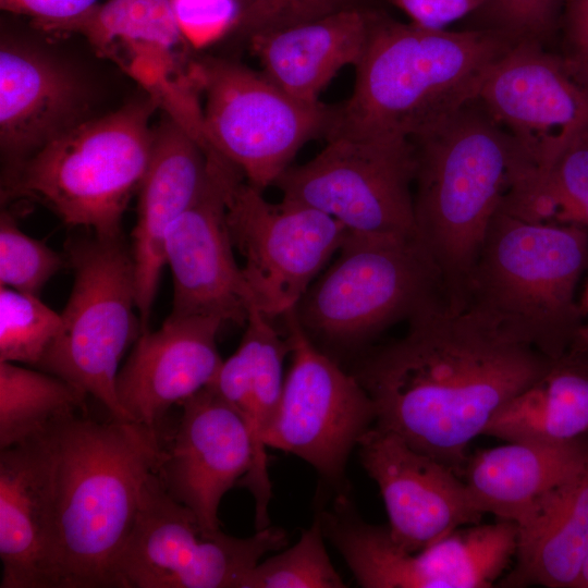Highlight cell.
<instances>
[{
    "label": "cell",
    "mask_w": 588,
    "mask_h": 588,
    "mask_svg": "<svg viewBox=\"0 0 588 588\" xmlns=\"http://www.w3.org/2000/svg\"><path fill=\"white\" fill-rule=\"evenodd\" d=\"M407 323L402 338L360 358L353 375L373 402L377 427L462 477L469 443L551 359L443 298Z\"/></svg>",
    "instance_id": "cell-1"
},
{
    "label": "cell",
    "mask_w": 588,
    "mask_h": 588,
    "mask_svg": "<svg viewBox=\"0 0 588 588\" xmlns=\"http://www.w3.org/2000/svg\"><path fill=\"white\" fill-rule=\"evenodd\" d=\"M52 440L58 588H117L144 483L162 458L157 431L78 415L57 427Z\"/></svg>",
    "instance_id": "cell-2"
},
{
    "label": "cell",
    "mask_w": 588,
    "mask_h": 588,
    "mask_svg": "<svg viewBox=\"0 0 588 588\" xmlns=\"http://www.w3.org/2000/svg\"><path fill=\"white\" fill-rule=\"evenodd\" d=\"M513 45L488 27L433 29L377 12L352 95L326 135L416 137L475 100Z\"/></svg>",
    "instance_id": "cell-3"
},
{
    "label": "cell",
    "mask_w": 588,
    "mask_h": 588,
    "mask_svg": "<svg viewBox=\"0 0 588 588\" xmlns=\"http://www.w3.org/2000/svg\"><path fill=\"white\" fill-rule=\"evenodd\" d=\"M411 140L415 237L439 273L445 302L462 311L488 226L526 160L477 99Z\"/></svg>",
    "instance_id": "cell-4"
},
{
    "label": "cell",
    "mask_w": 588,
    "mask_h": 588,
    "mask_svg": "<svg viewBox=\"0 0 588 588\" xmlns=\"http://www.w3.org/2000/svg\"><path fill=\"white\" fill-rule=\"evenodd\" d=\"M587 266V229L529 221L498 208L470 275L465 309L555 359L584 324L575 292Z\"/></svg>",
    "instance_id": "cell-5"
},
{
    "label": "cell",
    "mask_w": 588,
    "mask_h": 588,
    "mask_svg": "<svg viewBox=\"0 0 588 588\" xmlns=\"http://www.w3.org/2000/svg\"><path fill=\"white\" fill-rule=\"evenodd\" d=\"M149 96L83 120L16 166L7 168V198L26 197L65 225L100 237L122 235L124 211L146 173L154 142Z\"/></svg>",
    "instance_id": "cell-6"
},
{
    "label": "cell",
    "mask_w": 588,
    "mask_h": 588,
    "mask_svg": "<svg viewBox=\"0 0 588 588\" xmlns=\"http://www.w3.org/2000/svg\"><path fill=\"white\" fill-rule=\"evenodd\" d=\"M440 298L439 273L415 236L348 232L294 313L316 346L353 350Z\"/></svg>",
    "instance_id": "cell-7"
},
{
    "label": "cell",
    "mask_w": 588,
    "mask_h": 588,
    "mask_svg": "<svg viewBox=\"0 0 588 588\" xmlns=\"http://www.w3.org/2000/svg\"><path fill=\"white\" fill-rule=\"evenodd\" d=\"M64 256L74 278L62 329L36 368L91 395L113 419L130 420L115 383L127 346L142 332L131 245L123 234L93 233L68 238Z\"/></svg>",
    "instance_id": "cell-8"
},
{
    "label": "cell",
    "mask_w": 588,
    "mask_h": 588,
    "mask_svg": "<svg viewBox=\"0 0 588 588\" xmlns=\"http://www.w3.org/2000/svg\"><path fill=\"white\" fill-rule=\"evenodd\" d=\"M188 75L204 93L208 147L260 191L274 185L303 145L327 134L332 122L333 109L299 101L262 72L230 60L204 59Z\"/></svg>",
    "instance_id": "cell-9"
},
{
    "label": "cell",
    "mask_w": 588,
    "mask_h": 588,
    "mask_svg": "<svg viewBox=\"0 0 588 588\" xmlns=\"http://www.w3.org/2000/svg\"><path fill=\"white\" fill-rule=\"evenodd\" d=\"M311 160L287 168L274 185L348 232L415 236V150L394 135H330Z\"/></svg>",
    "instance_id": "cell-10"
},
{
    "label": "cell",
    "mask_w": 588,
    "mask_h": 588,
    "mask_svg": "<svg viewBox=\"0 0 588 588\" xmlns=\"http://www.w3.org/2000/svg\"><path fill=\"white\" fill-rule=\"evenodd\" d=\"M319 518L324 537L365 588H489L517 544L516 524L498 518L461 527L411 553L392 541L387 526L364 522L345 495Z\"/></svg>",
    "instance_id": "cell-11"
},
{
    "label": "cell",
    "mask_w": 588,
    "mask_h": 588,
    "mask_svg": "<svg viewBox=\"0 0 588 588\" xmlns=\"http://www.w3.org/2000/svg\"><path fill=\"white\" fill-rule=\"evenodd\" d=\"M261 192L237 171L226 192V223L254 303L273 319L296 307L348 231L318 209L271 204Z\"/></svg>",
    "instance_id": "cell-12"
},
{
    "label": "cell",
    "mask_w": 588,
    "mask_h": 588,
    "mask_svg": "<svg viewBox=\"0 0 588 588\" xmlns=\"http://www.w3.org/2000/svg\"><path fill=\"white\" fill-rule=\"evenodd\" d=\"M282 318L292 360L265 443L339 481L352 449L376 422L373 402L353 373L314 344L294 309Z\"/></svg>",
    "instance_id": "cell-13"
},
{
    "label": "cell",
    "mask_w": 588,
    "mask_h": 588,
    "mask_svg": "<svg viewBox=\"0 0 588 588\" xmlns=\"http://www.w3.org/2000/svg\"><path fill=\"white\" fill-rule=\"evenodd\" d=\"M542 45L514 44L489 70L476 98L517 143L532 182L588 127V86Z\"/></svg>",
    "instance_id": "cell-14"
},
{
    "label": "cell",
    "mask_w": 588,
    "mask_h": 588,
    "mask_svg": "<svg viewBox=\"0 0 588 588\" xmlns=\"http://www.w3.org/2000/svg\"><path fill=\"white\" fill-rule=\"evenodd\" d=\"M208 155L207 181L166 241V265L173 279L170 316L216 317L243 327L254 299L234 257L225 203L238 170L213 149Z\"/></svg>",
    "instance_id": "cell-15"
},
{
    "label": "cell",
    "mask_w": 588,
    "mask_h": 588,
    "mask_svg": "<svg viewBox=\"0 0 588 588\" xmlns=\"http://www.w3.org/2000/svg\"><path fill=\"white\" fill-rule=\"evenodd\" d=\"M358 446L362 465L383 498L390 538L401 549L417 552L480 523L483 514L462 477L399 434L375 426Z\"/></svg>",
    "instance_id": "cell-16"
},
{
    "label": "cell",
    "mask_w": 588,
    "mask_h": 588,
    "mask_svg": "<svg viewBox=\"0 0 588 588\" xmlns=\"http://www.w3.org/2000/svg\"><path fill=\"white\" fill-rule=\"evenodd\" d=\"M221 530L206 531L195 514L147 477L138 514L115 567L117 588H216L232 565Z\"/></svg>",
    "instance_id": "cell-17"
},
{
    "label": "cell",
    "mask_w": 588,
    "mask_h": 588,
    "mask_svg": "<svg viewBox=\"0 0 588 588\" xmlns=\"http://www.w3.org/2000/svg\"><path fill=\"white\" fill-rule=\"evenodd\" d=\"M182 415L157 468L169 493L208 532L220 530L223 495L249 471L254 450L241 416L210 387L183 403Z\"/></svg>",
    "instance_id": "cell-18"
},
{
    "label": "cell",
    "mask_w": 588,
    "mask_h": 588,
    "mask_svg": "<svg viewBox=\"0 0 588 588\" xmlns=\"http://www.w3.org/2000/svg\"><path fill=\"white\" fill-rule=\"evenodd\" d=\"M208 174L206 145L186 126L168 115L154 130L151 155L137 191L136 222L131 233L142 332L149 330L152 305L166 266L169 231L197 198Z\"/></svg>",
    "instance_id": "cell-19"
},
{
    "label": "cell",
    "mask_w": 588,
    "mask_h": 588,
    "mask_svg": "<svg viewBox=\"0 0 588 588\" xmlns=\"http://www.w3.org/2000/svg\"><path fill=\"white\" fill-rule=\"evenodd\" d=\"M52 431L0 453L1 588H58Z\"/></svg>",
    "instance_id": "cell-20"
},
{
    "label": "cell",
    "mask_w": 588,
    "mask_h": 588,
    "mask_svg": "<svg viewBox=\"0 0 588 588\" xmlns=\"http://www.w3.org/2000/svg\"><path fill=\"white\" fill-rule=\"evenodd\" d=\"M216 317L168 316L161 327L142 332L120 368L117 395L130 420L157 428L168 409L208 387L222 359Z\"/></svg>",
    "instance_id": "cell-21"
},
{
    "label": "cell",
    "mask_w": 588,
    "mask_h": 588,
    "mask_svg": "<svg viewBox=\"0 0 588 588\" xmlns=\"http://www.w3.org/2000/svg\"><path fill=\"white\" fill-rule=\"evenodd\" d=\"M84 107L83 86L65 65L30 45L2 40L0 144L8 168L83 121Z\"/></svg>",
    "instance_id": "cell-22"
},
{
    "label": "cell",
    "mask_w": 588,
    "mask_h": 588,
    "mask_svg": "<svg viewBox=\"0 0 588 588\" xmlns=\"http://www.w3.org/2000/svg\"><path fill=\"white\" fill-rule=\"evenodd\" d=\"M245 327L238 347L222 362L208 387L241 416L249 431L253 464L238 485L254 497L255 527L259 530L269 526L272 497L265 438L281 399L283 360L290 354V343L255 303L249 307Z\"/></svg>",
    "instance_id": "cell-23"
},
{
    "label": "cell",
    "mask_w": 588,
    "mask_h": 588,
    "mask_svg": "<svg viewBox=\"0 0 588 588\" xmlns=\"http://www.w3.org/2000/svg\"><path fill=\"white\" fill-rule=\"evenodd\" d=\"M376 15L367 5L350 8L247 41L271 82L299 101L317 103L341 69L358 65Z\"/></svg>",
    "instance_id": "cell-24"
},
{
    "label": "cell",
    "mask_w": 588,
    "mask_h": 588,
    "mask_svg": "<svg viewBox=\"0 0 588 588\" xmlns=\"http://www.w3.org/2000/svg\"><path fill=\"white\" fill-rule=\"evenodd\" d=\"M587 465L588 436L564 442L510 441L468 457L462 478L483 515L517 524Z\"/></svg>",
    "instance_id": "cell-25"
},
{
    "label": "cell",
    "mask_w": 588,
    "mask_h": 588,
    "mask_svg": "<svg viewBox=\"0 0 588 588\" xmlns=\"http://www.w3.org/2000/svg\"><path fill=\"white\" fill-rule=\"evenodd\" d=\"M83 36L152 96L175 81L174 48L183 39L171 0H107L85 14L46 28Z\"/></svg>",
    "instance_id": "cell-26"
},
{
    "label": "cell",
    "mask_w": 588,
    "mask_h": 588,
    "mask_svg": "<svg viewBox=\"0 0 588 588\" xmlns=\"http://www.w3.org/2000/svg\"><path fill=\"white\" fill-rule=\"evenodd\" d=\"M516 526V562L502 586L575 588L588 555V465L546 494Z\"/></svg>",
    "instance_id": "cell-27"
},
{
    "label": "cell",
    "mask_w": 588,
    "mask_h": 588,
    "mask_svg": "<svg viewBox=\"0 0 588 588\" xmlns=\"http://www.w3.org/2000/svg\"><path fill=\"white\" fill-rule=\"evenodd\" d=\"M482 436L564 442L588 436V348L569 347L546 372L503 405Z\"/></svg>",
    "instance_id": "cell-28"
},
{
    "label": "cell",
    "mask_w": 588,
    "mask_h": 588,
    "mask_svg": "<svg viewBox=\"0 0 588 588\" xmlns=\"http://www.w3.org/2000/svg\"><path fill=\"white\" fill-rule=\"evenodd\" d=\"M87 396L53 373L0 362V450L45 436L83 415Z\"/></svg>",
    "instance_id": "cell-29"
},
{
    "label": "cell",
    "mask_w": 588,
    "mask_h": 588,
    "mask_svg": "<svg viewBox=\"0 0 588 588\" xmlns=\"http://www.w3.org/2000/svg\"><path fill=\"white\" fill-rule=\"evenodd\" d=\"M517 216L588 230V127L560 151L544 175L518 200Z\"/></svg>",
    "instance_id": "cell-30"
},
{
    "label": "cell",
    "mask_w": 588,
    "mask_h": 588,
    "mask_svg": "<svg viewBox=\"0 0 588 588\" xmlns=\"http://www.w3.org/2000/svg\"><path fill=\"white\" fill-rule=\"evenodd\" d=\"M62 329L39 296L0 286V362L37 367Z\"/></svg>",
    "instance_id": "cell-31"
},
{
    "label": "cell",
    "mask_w": 588,
    "mask_h": 588,
    "mask_svg": "<svg viewBox=\"0 0 588 588\" xmlns=\"http://www.w3.org/2000/svg\"><path fill=\"white\" fill-rule=\"evenodd\" d=\"M319 516L290 549L259 562L240 588H343L323 542Z\"/></svg>",
    "instance_id": "cell-32"
},
{
    "label": "cell",
    "mask_w": 588,
    "mask_h": 588,
    "mask_svg": "<svg viewBox=\"0 0 588 588\" xmlns=\"http://www.w3.org/2000/svg\"><path fill=\"white\" fill-rule=\"evenodd\" d=\"M64 266L68 267L64 254L26 235L11 212L1 211V285L39 296L46 283Z\"/></svg>",
    "instance_id": "cell-33"
},
{
    "label": "cell",
    "mask_w": 588,
    "mask_h": 588,
    "mask_svg": "<svg viewBox=\"0 0 588 588\" xmlns=\"http://www.w3.org/2000/svg\"><path fill=\"white\" fill-rule=\"evenodd\" d=\"M235 30L247 40L338 11L366 5L365 0H237Z\"/></svg>",
    "instance_id": "cell-34"
},
{
    "label": "cell",
    "mask_w": 588,
    "mask_h": 588,
    "mask_svg": "<svg viewBox=\"0 0 588 588\" xmlns=\"http://www.w3.org/2000/svg\"><path fill=\"white\" fill-rule=\"evenodd\" d=\"M565 0H489L480 10L494 29L514 44L543 41L561 22Z\"/></svg>",
    "instance_id": "cell-35"
},
{
    "label": "cell",
    "mask_w": 588,
    "mask_h": 588,
    "mask_svg": "<svg viewBox=\"0 0 588 588\" xmlns=\"http://www.w3.org/2000/svg\"><path fill=\"white\" fill-rule=\"evenodd\" d=\"M180 33L196 49L207 47L235 30L237 0H171Z\"/></svg>",
    "instance_id": "cell-36"
},
{
    "label": "cell",
    "mask_w": 588,
    "mask_h": 588,
    "mask_svg": "<svg viewBox=\"0 0 588 588\" xmlns=\"http://www.w3.org/2000/svg\"><path fill=\"white\" fill-rule=\"evenodd\" d=\"M560 23L565 47L562 57L588 86V0H565Z\"/></svg>",
    "instance_id": "cell-37"
},
{
    "label": "cell",
    "mask_w": 588,
    "mask_h": 588,
    "mask_svg": "<svg viewBox=\"0 0 588 588\" xmlns=\"http://www.w3.org/2000/svg\"><path fill=\"white\" fill-rule=\"evenodd\" d=\"M403 11L412 23L433 29L480 11L489 0H387Z\"/></svg>",
    "instance_id": "cell-38"
},
{
    "label": "cell",
    "mask_w": 588,
    "mask_h": 588,
    "mask_svg": "<svg viewBox=\"0 0 588 588\" xmlns=\"http://www.w3.org/2000/svg\"><path fill=\"white\" fill-rule=\"evenodd\" d=\"M0 4L5 11L34 17L45 30L85 14L97 0H0Z\"/></svg>",
    "instance_id": "cell-39"
},
{
    "label": "cell",
    "mask_w": 588,
    "mask_h": 588,
    "mask_svg": "<svg viewBox=\"0 0 588 588\" xmlns=\"http://www.w3.org/2000/svg\"><path fill=\"white\" fill-rule=\"evenodd\" d=\"M572 346L588 348V323L580 327Z\"/></svg>",
    "instance_id": "cell-40"
},
{
    "label": "cell",
    "mask_w": 588,
    "mask_h": 588,
    "mask_svg": "<svg viewBox=\"0 0 588 588\" xmlns=\"http://www.w3.org/2000/svg\"><path fill=\"white\" fill-rule=\"evenodd\" d=\"M575 588H588V555L581 565Z\"/></svg>",
    "instance_id": "cell-41"
}]
</instances>
